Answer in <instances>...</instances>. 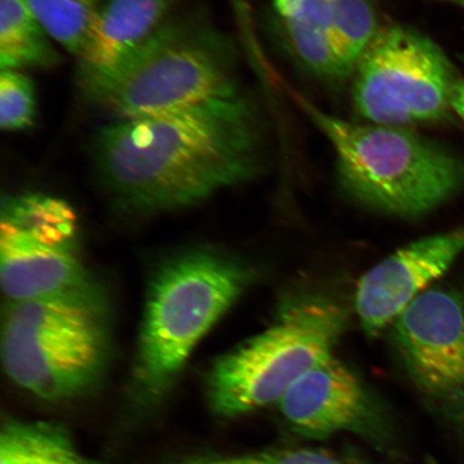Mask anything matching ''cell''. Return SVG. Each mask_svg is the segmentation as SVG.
I'll list each match as a JSON object with an SVG mask.
<instances>
[{
  "instance_id": "6",
  "label": "cell",
  "mask_w": 464,
  "mask_h": 464,
  "mask_svg": "<svg viewBox=\"0 0 464 464\" xmlns=\"http://www.w3.org/2000/svg\"><path fill=\"white\" fill-rule=\"evenodd\" d=\"M346 322L345 311L326 298L289 304L268 329L212 363L207 374L210 408L232 419L277 404L295 382L334 355Z\"/></svg>"
},
{
  "instance_id": "19",
  "label": "cell",
  "mask_w": 464,
  "mask_h": 464,
  "mask_svg": "<svg viewBox=\"0 0 464 464\" xmlns=\"http://www.w3.org/2000/svg\"><path fill=\"white\" fill-rule=\"evenodd\" d=\"M176 464H361L332 452L309 449H281L247 455L208 457Z\"/></svg>"
},
{
  "instance_id": "10",
  "label": "cell",
  "mask_w": 464,
  "mask_h": 464,
  "mask_svg": "<svg viewBox=\"0 0 464 464\" xmlns=\"http://www.w3.org/2000/svg\"><path fill=\"white\" fill-rule=\"evenodd\" d=\"M277 405L287 425L301 437L322 440L350 432L371 442L386 438V420L374 397L334 355L295 382Z\"/></svg>"
},
{
  "instance_id": "9",
  "label": "cell",
  "mask_w": 464,
  "mask_h": 464,
  "mask_svg": "<svg viewBox=\"0 0 464 464\" xmlns=\"http://www.w3.org/2000/svg\"><path fill=\"white\" fill-rule=\"evenodd\" d=\"M392 326V344L415 385L464 420V287L428 288Z\"/></svg>"
},
{
  "instance_id": "21",
  "label": "cell",
  "mask_w": 464,
  "mask_h": 464,
  "mask_svg": "<svg viewBox=\"0 0 464 464\" xmlns=\"http://www.w3.org/2000/svg\"><path fill=\"white\" fill-rule=\"evenodd\" d=\"M462 5H463V7H464V0H462Z\"/></svg>"
},
{
  "instance_id": "8",
  "label": "cell",
  "mask_w": 464,
  "mask_h": 464,
  "mask_svg": "<svg viewBox=\"0 0 464 464\" xmlns=\"http://www.w3.org/2000/svg\"><path fill=\"white\" fill-rule=\"evenodd\" d=\"M0 282L10 303L65 292L89 280L72 207L42 193L5 196L0 211Z\"/></svg>"
},
{
  "instance_id": "15",
  "label": "cell",
  "mask_w": 464,
  "mask_h": 464,
  "mask_svg": "<svg viewBox=\"0 0 464 464\" xmlns=\"http://www.w3.org/2000/svg\"><path fill=\"white\" fill-rule=\"evenodd\" d=\"M0 464H100L81 452L51 421L9 420L0 435Z\"/></svg>"
},
{
  "instance_id": "1",
  "label": "cell",
  "mask_w": 464,
  "mask_h": 464,
  "mask_svg": "<svg viewBox=\"0 0 464 464\" xmlns=\"http://www.w3.org/2000/svg\"><path fill=\"white\" fill-rule=\"evenodd\" d=\"M256 115L245 95L217 98L145 118L112 121L95 132L98 179L126 210L160 213L205 201L257 172Z\"/></svg>"
},
{
  "instance_id": "20",
  "label": "cell",
  "mask_w": 464,
  "mask_h": 464,
  "mask_svg": "<svg viewBox=\"0 0 464 464\" xmlns=\"http://www.w3.org/2000/svg\"><path fill=\"white\" fill-rule=\"evenodd\" d=\"M450 106L464 123V80H457L452 87Z\"/></svg>"
},
{
  "instance_id": "18",
  "label": "cell",
  "mask_w": 464,
  "mask_h": 464,
  "mask_svg": "<svg viewBox=\"0 0 464 464\" xmlns=\"http://www.w3.org/2000/svg\"><path fill=\"white\" fill-rule=\"evenodd\" d=\"M37 115V95L33 81L22 72L0 74V127L5 131L31 129Z\"/></svg>"
},
{
  "instance_id": "4",
  "label": "cell",
  "mask_w": 464,
  "mask_h": 464,
  "mask_svg": "<svg viewBox=\"0 0 464 464\" xmlns=\"http://www.w3.org/2000/svg\"><path fill=\"white\" fill-rule=\"evenodd\" d=\"M245 261L218 249L191 248L162 261L149 283L133 382L144 399L161 396L194 348L255 278Z\"/></svg>"
},
{
  "instance_id": "16",
  "label": "cell",
  "mask_w": 464,
  "mask_h": 464,
  "mask_svg": "<svg viewBox=\"0 0 464 464\" xmlns=\"http://www.w3.org/2000/svg\"><path fill=\"white\" fill-rule=\"evenodd\" d=\"M330 44L338 80L355 72L380 31L376 0H329Z\"/></svg>"
},
{
  "instance_id": "5",
  "label": "cell",
  "mask_w": 464,
  "mask_h": 464,
  "mask_svg": "<svg viewBox=\"0 0 464 464\" xmlns=\"http://www.w3.org/2000/svg\"><path fill=\"white\" fill-rule=\"evenodd\" d=\"M334 150L336 176L345 193L371 210L416 218L460 189L464 170L454 156L408 127L357 123L303 101Z\"/></svg>"
},
{
  "instance_id": "7",
  "label": "cell",
  "mask_w": 464,
  "mask_h": 464,
  "mask_svg": "<svg viewBox=\"0 0 464 464\" xmlns=\"http://www.w3.org/2000/svg\"><path fill=\"white\" fill-rule=\"evenodd\" d=\"M353 74L355 111L368 123L397 127L442 119L457 81L431 39L400 24L380 28Z\"/></svg>"
},
{
  "instance_id": "3",
  "label": "cell",
  "mask_w": 464,
  "mask_h": 464,
  "mask_svg": "<svg viewBox=\"0 0 464 464\" xmlns=\"http://www.w3.org/2000/svg\"><path fill=\"white\" fill-rule=\"evenodd\" d=\"M111 353L109 300L92 278L65 292L10 303L4 313L5 372L38 398L62 401L90 392Z\"/></svg>"
},
{
  "instance_id": "2",
  "label": "cell",
  "mask_w": 464,
  "mask_h": 464,
  "mask_svg": "<svg viewBox=\"0 0 464 464\" xmlns=\"http://www.w3.org/2000/svg\"><path fill=\"white\" fill-rule=\"evenodd\" d=\"M85 102L113 121L240 94L236 51L205 10L179 11L114 66L78 72Z\"/></svg>"
},
{
  "instance_id": "12",
  "label": "cell",
  "mask_w": 464,
  "mask_h": 464,
  "mask_svg": "<svg viewBox=\"0 0 464 464\" xmlns=\"http://www.w3.org/2000/svg\"><path fill=\"white\" fill-rule=\"evenodd\" d=\"M183 0H104L92 23L78 72L115 65L179 13Z\"/></svg>"
},
{
  "instance_id": "14",
  "label": "cell",
  "mask_w": 464,
  "mask_h": 464,
  "mask_svg": "<svg viewBox=\"0 0 464 464\" xmlns=\"http://www.w3.org/2000/svg\"><path fill=\"white\" fill-rule=\"evenodd\" d=\"M54 40L26 0H0V68L50 69L61 61Z\"/></svg>"
},
{
  "instance_id": "17",
  "label": "cell",
  "mask_w": 464,
  "mask_h": 464,
  "mask_svg": "<svg viewBox=\"0 0 464 464\" xmlns=\"http://www.w3.org/2000/svg\"><path fill=\"white\" fill-rule=\"evenodd\" d=\"M104 0H26L29 8L63 49L82 54L92 23Z\"/></svg>"
},
{
  "instance_id": "13",
  "label": "cell",
  "mask_w": 464,
  "mask_h": 464,
  "mask_svg": "<svg viewBox=\"0 0 464 464\" xmlns=\"http://www.w3.org/2000/svg\"><path fill=\"white\" fill-rule=\"evenodd\" d=\"M274 7L304 66L318 77L338 80L330 44L329 0H274Z\"/></svg>"
},
{
  "instance_id": "11",
  "label": "cell",
  "mask_w": 464,
  "mask_h": 464,
  "mask_svg": "<svg viewBox=\"0 0 464 464\" xmlns=\"http://www.w3.org/2000/svg\"><path fill=\"white\" fill-rule=\"evenodd\" d=\"M463 251L461 227L411 242L370 269L359 281L355 295L364 334L373 338L391 326Z\"/></svg>"
}]
</instances>
